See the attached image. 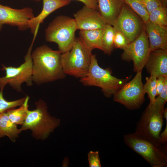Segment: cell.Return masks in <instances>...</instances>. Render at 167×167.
<instances>
[{"mask_svg": "<svg viewBox=\"0 0 167 167\" xmlns=\"http://www.w3.org/2000/svg\"><path fill=\"white\" fill-rule=\"evenodd\" d=\"M62 53L44 45L36 48L32 53V79L37 84L51 82L64 79L61 63Z\"/></svg>", "mask_w": 167, "mask_h": 167, "instance_id": "1", "label": "cell"}, {"mask_svg": "<svg viewBox=\"0 0 167 167\" xmlns=\"http://www.w3.org/2000/svg\"><path fill=\"white\" fill-rule=\"evenodd\" d=\"M166 102L158 96L154 101L150 102L137 122L135 132L161 146L162 145L160 143V135L163 124V113Z\"/></svg>", "mask_w": 167, "mask_h": 167, "instance_id": "2", "label": "cell"}, {"mask_svg": "<svg viewBox=\"0 0 167 167\" xmlns=\"http://www.w3.org/2000/svg\"><path fill=\"white\" fill-rule=\"evenodd\" d=\"M130 78H118L112 75L111 70L104 69L99 65L95 54H92L88 72L80 81L85 86L98 87L104 95L109 98L116 93Z\"/></svg>", "mask_w": 167, "mask_h": 167, "instance_id": "3", "label": "cell"}, {"mask_svg": "<svg viewBox=\"0 0 167 167\" xmlns=\"http://www.w3.org/2000/svg\"><path fill=\"white\" fill-rule=\"evenodd\" d=\"M35 104L36 108L32 110H28L20 129L22 131L30 130L34 138L44 140L59 126L60 121L49 114L46 104L43 100H39Z\"/></svg>", "mask_w": 167, "mask_h": 167, "instance_id": "4", "label": "cell"}, {"mask_svg": "<svg viewBox=\"0 0 167 167\" xmlns=\"http://www.w3.org/2000/svg\"><path fill=\"white\" fill-rule=\"evenodd\" d=\"M92 50L81 37L76 38L71 49L61 54V63L65 73L80 79L84 77L90 64Z\"/></svg>", "mask_w": 167, "mask_h": 167, "instance_id": "5", "label": "cell"}, {"mask_svg": "<svg viewBox=\"0 0 167 167\" xmlns=\"http://www.w3.org/2000/svg\"><path fill=\"white\" fill-rule=\"evenodd\" d=\"M124 142L152 167H167V147L156 144L135 132L124 135Z\"/></svg>", "mask_w": 167, "mask_h": 167, "instance_id": "6", "label": "cell"}, {"mask_svg": "<svg viewBox=\"0 0 167 167\" xmlns=\"http://www.w3.org/2000/svg\"><path fill=\"white\" fill-rule=\"evenodd\" d=\"M74 18L64 15L56 17L49 24L45 31L46 41L56 43L62 54L69 51L76 37L77 30Z\"/></svg>", "mask_w": 167, "mask_h": 167, "instance_id": "7", "label": "cell"}, {"mask_svg": "<svg viewBox=\"0 0 167 167\" xmlns=\"http://www.w3.org/2000/svg\"><path fill=\"white\" fill-rule=\"evenodd\" d=\"M33 41L28 49L24 62L20 66L15 67L2 65L1 70L5 71L6 75L0 77V90H3L5 86L9 84L14 89L20 92L23 83H26L28 86L32 85L33 62L31 53Z\"/></svg>", "mask_w": 167, "mask_h": 167, "instance_id": "8", "label": "cell"}, {"mask_svg": "<svg viewBox=\"0 0 167 167\" xmlns=\"http://www.w3.org/2000/svg\"><path fill=\"white\" fill-rule=\"evenodd\" d=\"M142 71H138L131 81L125 84L113 96V101L130 110L139 108L143 103L144 95Z\"/></svg>", "mask_w": 167, "mask_h": 167, "instance_id": "9", "label": "cell"}, {"mask_svg": "<svg viewBox=\"0 0 167 167\" xmlns=\"http://www.w3.org/2000/svg\"><path fill=\"white\" fill-rule=\"evenodd\" d=\"M123 50L121 59L128 62L132 61L135 72L142 71L151 52L144 26L139 36Z\"/></svg>", "mask_w": 167, "mask_h": 167, "instance_id": "10", "label": "cell"}, {"mask_svg": "<svg viewBox=\"0 0 167 167\" xmlns=\"http://www.w3.org/2000/svg\"><path fill=\"white\" fill-rule=\"evenodd\" d=\"M122 33L130 43L139 35L144 26L142 19L125 4L112 25Z\"/></svg>", "mask_w": 167, "mask_h": 167, "instance_id": "11", "label": "cell"}, {"mask_svg": "<svg viewBox=\"0 0 167 167\" xmlns=\"http://www.w3.org/2000/svg\"><path fill=\"white\" fill-rule=\"evenodd\" d=\"M34 16L30 7L16 9L0 4V24L2 25L8 24L17 26L20 30H26L29 28V21Z\"/></svg>", "mask_w": 167, "mask_h": 167, "instance_id": "12", "label": "cell"}, {"mask_svg": "<svg viewBox=\"0 0 167 167\" xmlns=\"http://www.w3.org/2000/svg\"><path fill=\"white\" fill-rule=\"evenodd\" d=\"M77 30L104 29L107 24L98 10L84 5L73 15Z\"/></svg>", "mask_w": 167, "mask_h": 167, "instance_id": "13", "label": "cell"}, {"mask_svg": "<svg viewBox=\"0 0 167 167\" xmlns=\"http://www.w3.org/2000/svg\"><path fill=\"white\" fill-rule=\"evenodd\" d=\"M150 75L157 78L167 76V49H158L151 51L145 65Z\"/></svg>", "mask_w": 167, "mask_h": 167, "instance_id": "14", "label": "cell"}, {"mask_svg": "<svg viewBox=\"0 0 167 167\" xmlns=\"http://www.w3.org/2000/svg\"><path fill=\"white\" fill-rule=\"evenodd\" d=\"M43 6L40 13L28 22V27L34 35V38L38 32L40 25L50 14L56 10L69 4L70 0H42Z\"/></svg>", "mask_w": 167, "mask_h": 167, "instance_id": "15", "label": "cell"}, {"mask_svg": "<svg viewBox=\"0 0 167 167\" xmlns=\"http://www.w3.org/2000/svg\"><path fill=\"white\" fill-rule=\"evenodd\" d=\"M151 51L158 49H167V30L149 20L144 24Z\"/></svg>", "mask_w": 167, "mask_h": 167, "instance_id": "16", "label": "cell"}, {"mask_svg": "<svg viewBox=\"0 0 167 167\" xmlns=\"http://www.w3.org/2000/svg\"><path fill=\"white\" fill-rule=\"evenodd\" d=\"M98 10L107 24L112 26L125 4L124 0H97Z\"/></svg>", "mask_w": 167, "mask_h": 167, "instance_id": "17", "label": "cell"}, {"mask_svg": "<svg viewBox=\"0 0 167 167\" xmlns=\"http://www.w3.org/2000/svg\"><path fill=\"white\" fill-rule=\"evenodd\" d=\"M21 129L13 123L9 118L6 112L0 114V138L7 136L11 141L15 142L21 132Z\"/></svg>", "mask_w": 167, "mask_h": 167, "instance_id": "18", "label": "cell"}, {"mask_svg": "<svg viewBox=\"0 0 167 167\" xmlns=\"http://www.w3.org/2000/svg\"><path fill=\"white\" fill-rule=\"evenodd\" d=\"M104 29L80 30L79 35L91 50L98 49L103 51L102 37Z\"/></svg>", "mask_w": 167, "mask_h": 167, "instance_id": "19", "label": "cell"}, {"mask_svg": "<svg viewBox=\"0 0 167 167\" xmlns=\"http://www.w3.org/2000/svg\"><path fill=\"white\" fill-rule=\"evenodd\" d=\"M29 97L27 96L24 102L19 108H14L6 111L9 118L13 123L17 125L23 124L29 110Z\"/></svg>", "mask_w": 167, "mask_h": 167, "instance_id": "20", "label": "cell"}, {"mask_svg": "<svg viewBox=\"0 0 167 167\" xmlns=\"http://www.w3.org/2000/svg\"><path fill=\"white\" fill-rule=\"evenodd\" d=\"M149 20L152 23L167 30V9L163 5L149 13Z\"/></svg>", "mask_w": 167, "mask_h": 167, "instance_id": "21", "label": "cell"}, {"mask_svg": "<svg viewBox=\"0 0 167 167\" xmlns=\"http://www.w3.org/2000/svg\"><path fill=\"white\" fill-rule=\"evenodd\" d=\"M116 30L113 26L107 24L104 29L102 37L103 52L105 54L110 55L112 51L113 45V39Z\"/></svg>", "mask_w": 167, "mask_h": 167, "instance_id": "22", "label": "cell"}, {"mask_svg": "<svg viewBox=\"0 0 167 167\" xmlns=\"http://www.w3.org/2000/svg\"><path fill=\"white\" fill-rule=\"evenodd\" d=\"M129 6L143 20L144 23L149 20V13L141 0H124Z\"/></svg>", "mask_w": 167, "mask_h": 167, "instance_id": "23", "label": "cell"}, {"mask_svg": "<svg viewBox=\"0 0 167 167\" xmlns=\"http://www.w3.org/2000/svg\"><path fill=\"white\" fill-rule=\"evenodd\" d=\"M157 77L150 75L149 77L146 78V82L143 84V91L147 93L150 100V102L154 101L157 96L156 81Z\"/></svg>", "mask_w": 167, "mask_h": 167, "instance_id": "24", "label": "cell"}, {"mask_svg": "<svg viewBox=\"0 0 167 167\" xmlns=\"http://www.w3.org/2000/svg\"><path fill=\"white\" fill-rule=\"evenodd\" d=\"M2 90H0V114L17 106H20L24 102L26 96L15 101H9L4 98Z\"/></svg>", "mask_w": 167, "mask_h": 167, "instance_id": "25", "label": "cell"}, {"mask_svg": "<svg viewBox=\"0 0 167 167\" xmlns=\"http://www.w3.org/2000/svg\"><path fill=\"white\" fill-rule=\"evenodd\" d=\"M129 44L124 35L120 32L116 30L113 39L114 47L123 50Z\"/></svg>", "mask_w": 167, "mask_h": 167, "instance_id": "26", "label": "cell"}, {"mask_svg": "<svg viewBox=\"0 0 167 167\" xmlns=\"http://www.w3.org/2000/svg\"><path fill=\"white\" fill-rule=\"evenodd\" d=\"M89 167H101L99 152L90 151L88 154Z\"/></svg>", "mask_w": 167, "mask_h": 167, "instance_id": "27", "label": "cell"}, {"mask_svg": "<svg viewBox=\"0 0 167 167\" xmlns=\"http://www.w3.org/2000/svg\"><path fill=\"white\" fill-rule=\"evenodd\" d=\"M141 0L148 13L155 8L163 5L160 0Z\"/></svg>", "mask_w": 167, "mask_h": 167, "instance_id": "28", "label": "cell"}, {"mask_svg": "<svg viewBox=\"0 0 167 167\" xmlns=\"http://www.w3.org/2000/svg\"><path fill=\"white\" fill-rule=\"evenodd\" d=\"M164 117L166 120V126L163 131L160 135V142L162 146L167 147V109L165 108L164 111Z\"/></svg>", "mask_w": 167, "mask_h": 167, "instance_id": "29", "label": "cell"}, {"mask_svg": "<svg viewBox=\"0 0 167 167\" xmlns=\"http://www.w3.org/2000/svg\"><path fill=\"white\" fill-rule=\"evenodd\" d=\"M167 81V76H160L157 78L156 88L157 96H158L162 92L165 83Z\"/></svg>", "mask_w": 167, "mask_h": 167, "instance_id": "30", "label": "cell"}, {"mask_svg": "<svg viewBox=\"0 0 167 167\" xmlns=\"http://www.w3.org/2000/svg\"><path fill=\"white\" fill-rule=\"evenodd\" d=\"M83 3L87 7L98 10L97 0H75Z\"/></svg>", "mask_w": 167, "mask_h": 167, "instance_id": "31", "label": "cell"}, {"mask_svg": "<svg viewBox=\"0 0 167 167\" xmlns=\"http://www.w3.org/2000/svg\"><path fill=\"white\" fill-rule=\"evenodd\" d=\"M164 100L166 102L167 101V81L165 83L164 88L160 94L158 96Z\"/></svg>", "mask_w": 167, "mask_h": 167, "instance_id": "32", "label": "cell"}, {"mask_svg": "<svg viewBox=\"0 0 167 167\" xmlns=\"http://www.w3.org/2000/svg\"><path fill=\"white\" fill-rule=\"evenodd\" d=\"M163 5L166 6L167 4V0H160Z\"/></svg>", "mask_w": 167, "mask_h": 167, "instance_id": "33", "label": "cell"}, {"mask_svg": "<svg viewBox=\"0 0 167 167\" xmlns=\"http://www.w3.org/2000/svg\"><path fill=\"white\" fill-rule=\"evenodd\" d=\"M63 165H63V166L64 165V166H65V165H66V163H64V161H63ZM65 163H66V162H65ZM66 163H69L68 160L67 161H66ZM66 164H67V163H66ZM67 164L68 165V164Z\"/></svg>", "mask_w": 167, "mask_h": 167, "instance_id": "34", "label": "cell"}, {"mask_svg": "<svg viewBox=\"0 0 167 167\" xmlns=\"http://www.w3.org/2000/svg\"><path fill=\"white\" fill-rule=\"evenodd\" d=\"M2 25H1L0 24V31L1 30V29L2 28Z\"/></svg>", "mask_w": 167, "mask_h": 167, "instance_id": "35", "label": "cell"}, {"mask_svg": "<svg viewBox=\"0 0 167 167\" xmlns=\"http://www.w3.org/2000/svg\"><path fill=\"white\" fill-rule=\"evenodd\" d=\"M34 0V1H39L41 0Z\"/></svg>", "mask_w": 167, "mask_h": 167, "instance_id": "36", "label": "cell"}]
</instances>
